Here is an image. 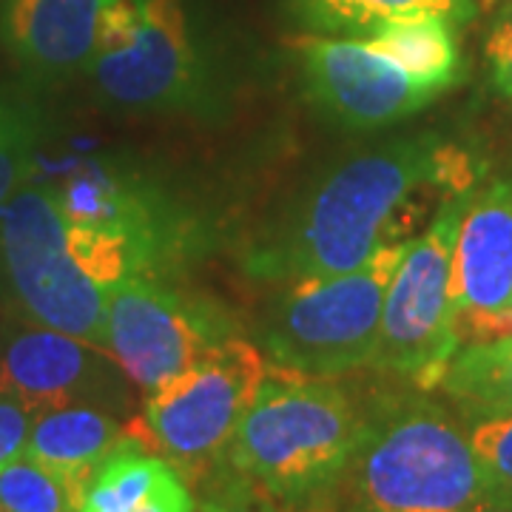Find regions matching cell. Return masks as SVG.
Segmentation results:
<instances>
[{"label": "cell", "mask_w": 512, "mask_h": 512, "mask_svg": "<svg viewBox=\"0 0 512 512\" xmlns=\"http://www.w3.org/2000/svg\"><path fill=\"white\" fill-rule=\"evenodd\" d=\"M268 370L265 350L228 336L197 365L148 393L140 416L126 424L128 433L188 481H202L222 467Z\"/></svg>", "instance_id": "cell-5"}, {"label": "cell", "mask_w": 512, "mask_h": 512, "mask_svg": "<svg viewBox=\"0 0 512 512\" xmlns=\"http://www.w3.org/2000/svg\"><path fill=\"white\" fill-rule=\"evenodd\" d=\"M365 436V410L345 387L285 367L268 370L225 461L276 504L316 512L342 484Z\"/></svg>", "instance_id": "cell-2"}, {"label": "cell", "mask_w": 512, "mask_h": 512, "mask_svg": "<svg viewBox=\"0 0 512 512\" xmlns=\"http://www.w3.org/2000/svg\"><path fill=\"white\" fill-rule=\"evenodd\" d=\"M470 191L444 197L430 228L407 242L384 296L373 367L421 393L439 387L461 348L450 285L458 222Z\"/></svg>", "instance_id": "cell-6"}, {"label": "cell", "mask_w": 512, "mask_h": 512, "mask_svg": "<svg viewBox=\"0 0 512 512\" xmlns=\"http://www.w3.org/2000/svg\"><path fill=\"white\" fill-rule=\"evenodd\" d=\"M35 413L18 399L0 396V470L15 458L26 456Z\"/></svg>", "instance_id": "cell-24"}, {"label": "cell", "mask_w": 512, "mask_h": 512, "mask_svg": "<svg viewBox=\"0 0 512 512\" xmlns=\"http://www.w3.org/2000/svg\"><path fill=\"white\" fill-rule=\"evenodd\" d=\"M450 23L453 20L436 18V15L390 20L362 40L379 55L390 57L419 86L444 92L447 86L456 83L461 69L458 43Z\"/></svg>", "instance_id": "cell-17"}, {"label": "cell", "mask_w": 512, "mask_h": 512, "mask_svg": "<svg viewBox=\"0 0 512 512\" xmlns=\"http://www.w3.org/2000/svg\"><path fill=\"white\" fill-rule=\"evenodd\" d=\"M37 148V114L15 97H0V205L32 177Z\"/></svg>", "instance_id": "cell-20"}, {"label": "cell", "mask_w": 512, "mask_h": 512, "mask_svg": "<svg viewBox=\"0 0 512 512\" xmlns=\"http://www.w3.org/2000/svg\"><path fill=\"white\" fill-rule=\"evenodd\" d=\"M296 26L311 35L367 37L390 20L436 15L464 23L476 15L473 0H285Z\"/></svg>", "instance_id": "cell-16"}, {"label": "cell", "mask_w": 512, "mask_h": 512, "mask_svg": "<svg viewBox=\"0 0 512 512\" xmlns=\"http://www.w3.org/2000/svg\"><path fill=\"white\" fill-rule=\"evenodd\" d=\"M0 512H80V498L49 467L20 456L0 470Z\"/></svg>", "instance_id": "cell-19"}, {"label": "cell", "mask_w": 512, "mask_h": 512, "mask_svg": "<svg viewBox=\"0 0 512 512\" xmlns=\"http://www.w3.org/2000/svg\"><path fill=\"white\" fill-rule=\"evenodd\" d=\"M478 180L473 157L436 134H413L359 151L296 202L271 242L251 256V271L288 285L330 279L362 268L390 245L419 208V194L470 191Z\"/></svg>", "instance_id": "cell-1"}, {"label": "cell", "mask_w": 512, "mask_h": 512, "mask_svg": "<svg viewBox=\"0 0 512 512\" xmlns=\"http://www.w3.org/2000/svg\"><path fill=\"white\" fill-rule=\"evenodd\" d=\"M296 57L316 109L350 131L396 126L439 94L356 37L305 35L296 40Z\"/></svg>", "instance_id": "cell-11"}, {"label": "cell", "mask_w": 512, "mask_h": 512, "mask_svg": "<svg viewBox=\"0 0 512 512\" xmlns=\"http://www.w3.org/2000/svg\"><path fill=\"white\" fill-rule=\"evenodd\" d=\"M63 217L123 237L137 254L140 274L157 276L180 245V225L157 188L120 165L83 163L60 188H52Z\"/></svg>", "instance_id": "cell-12"}, {"label": "cell", "mask_w": 512, "mask_h": 512, "mask_svg": "<svg viewBox=\"0 0 512 512\" xmlns=\"http://www.w3.org/2000/svg\"><path fill=\"white\" fill-rule=\"evenodd\" d=\"M106 0H0V37L43 86L89 72Z\"/></svg>", "instance_id": "cell-13"}, {"label": "cell", "mask_w": 512, "mask_h": 512, "mask_svg": "<svg viewBox=\"0 0 512 512\" xmlns=\"http://www.w3.org/2000/svg\"><path fill=\"white\" fill-rule=\"evenodd\" d=\"M510 311H512V299H510Z\"/></svg>", "instance_id": "cell-26"}, {"label": "cell", "mask_w": 512, "mask_h": 512, "mask_svg": "<svg viewBox=\"0 0 512 512\" xmlns=\"http://www.w3.org/2000/svg\"><path fill=\"white\" fill-rule=\"evenodd\" d=\"M126 439V424L106 407L66 404L37 413L26 456L63 478L83 504L97 467Z\"/></svg>", "instance_id": "cell-15"}, {"label": "cell", "mask_w": 512, "mask_h": 512, "mask_svg": "<svg viewBox=\"0 0 512 512\" xmlns=\"http://www.w3.org/2000/svg\"><path fill=\"white\" fill-rule=\"evenodd\" d=\"M456 313L504 311L512 299V180L470 191L453 251Z\"/></svg>", "instance_id": "cell-14"}, {"label": "cell", "mask_w": 512, "mask_h": 512, "mask_svg": "<svg viewBox=\"0 0 512 512\" xmlns=\"http://www.w3.org/2000/svg\"><path fill=\"white\" fill-rule=\"evenodd\" d=\"M205 481L208 484L197 512H279L271 495L228 464L217 467Z\"/></svg>", "instance_id": "cell-22"}, {"label": "cell", "mask_w": 512, "mask_h": 512, "mask_svg": "<svg viewBox=\"0 0 512 512\" xmlns=\"http://www.w3.org/2000/svg\"><path fill=\"white\" fill-rule=\"evenodd\" d=\"M439 387L467 419L512 413V336L464 342Z\"/></svg>", "instance_id": "cell-18"}, {"label": "cell", "mask_w": 512, "mask_h": 512, "mask_svg": "<svg viewBox=\"0 0 512 512\" xmlns=\"http://www.w3.org/2000/svg\"><path fill=\"white\" fill-rule=\"evenodd\" d=\"M476 512H512L507 507H484V510H476Z\"/></svg>", "instance_id": "cell-25"}, {"label": "cell", "mask_w": 512, "mask_h": 512, "mask_svg": "<svg viewBox=\"0 0 512 512\" xmlns=\"http://www.w3.org/2000/svg\"><path fill=\"white\" fill-rule=\"evenodd\" d=\"M131 387L109 350L94 342L35 322L3 328L0 396L18 399L35 416L66 404L128 410Z\"/></svg>", "instance_id": "cell-10"}, {"label": "cell", "mask_w": 512, "mask_h": 512, "mask_svg": "<svg viewBox=\"0 0 512 512\" xmlns=\"http://www.w3.org/2000/svg\"><path fill=\"white\" fill-rule=\"evenodd\" d=\"M66 228L55 191L23 185L0 205L3 279L29 322L103 348L109 291L74 259Z\"/></svg>", "instance_id": "cell-7"}, {"label": "cell", "mask_w": 512, "mask_h": 512, "mask_svg": "<svg viewBox=\"0 0 512 512\" xmlns=\"http://www.w3.org/2000/svg\"><path fill=\"white\" fill-rule=\"evenodd\" d=\"M228 336H237L228 313L157 276H126L106 302L103 348L146 396L197 365Z\"/></svg>", "instance_id": "cell-9"}, {"label": "cell", "mask_w": 512, "mask_h": 512, "mask_svg": "<svg viewBox=\"0 0 512 512\" xmlns=\"http://www.w3.org/2000/svg\"><path fill=\"white\" fill-rule=\"evenodd\" d=\"M487 63L498 94L512 103V0H504L487 37Z\"/></svg>", "instance_id": "cell-23"}, {"label": "cell", "mask_w": 512, "mask_h": 512, "mask_svg": "<svg viewBox=\"0 0 512 512\" xmlns=\"http://www.w3.org/2000/svg\"><path fill=\"white\" fill-rule=\"evenodd\" d=\"M467 439L490 487L493 504L512 510V413L470 419Z\"/></svg>", "instance_id": "cell-21"}, {"label": "cell", "mask_w": 512, "mask_h": 512, "mask_svg": "<svg viewBox=\"0 0 512 512\" xmlns=\"http://www.w3.org/2000/svg\"><path fill=\"white\" fill-rule=\"evenodd\" d=\"M342 484L359 512L495 507L467 433L421 390L365 410V436Z\"/></svg>", "instance_id": "cell-3"}, {"label": "cell", "mask_w": 512, "mask_h": 512, "mask_svg": "<svg viewBox=\"0 0 512 512\" xmlns=\"http://www.w3.org/2000/svg\"><path fill=\"white\" fill-rule=\"evenodd\" d=\"M0 336H3V328H0Z\"/></svg>", "instance_id": "cell-27"}, {"label": "cell", "mask_w": 512, "mask_h": 512, "mask_svg": "<svg viewBox=\"0 0 512 512\" xmlns=\"http://www.w3.org/2000/svg\"><path fill=\"white\" fill-rule=\"evenodd\" d=\"M100 97L134 111L200 103L202 66L180 0H106L92 66Z\"/></svg>", "instance_id": "cell-8"}, {"label": "cell", "mask_w": 512, "mask_h": 512, "mask_svg": "<svg viewBox=\"0 0 512 512\" xmlns=\"http://www.w3.org/2000/svg\"><path fill=\"white\" fill-rule=\"evenodd\" d=\"M404 248L390 242L350 274L288 285L259 325L265 356L316 379L373 367L384 296Z\"/></svg>", "instance_id": "cell-4"}]
</instances>
